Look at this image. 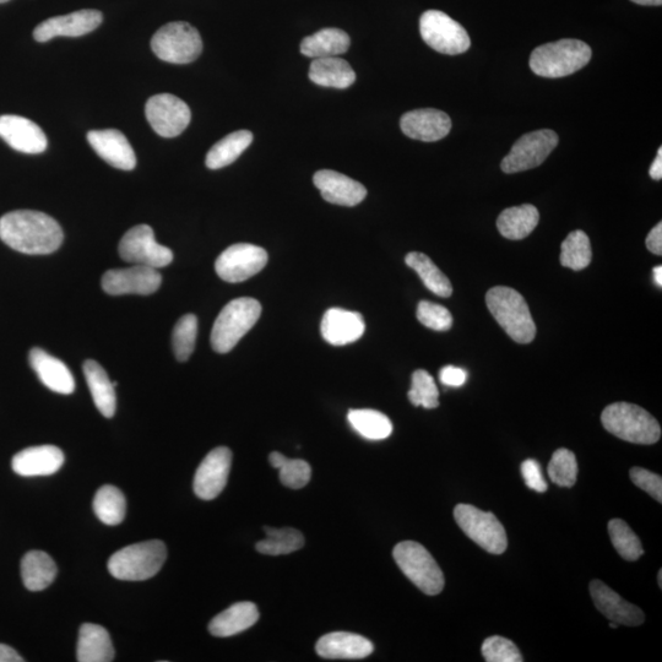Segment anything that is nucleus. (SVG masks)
Instances as JSON below:
<instances>
[{
  "mask_svg": "<svg viewBox=\"0 0 662 662\" xmlns=\"http://www.w3.org/2000/svg\"><path fill=\"white\" fill-rule=\"evenodd\" d=\"M522 475L526 486L530 490L544 493L547 491V482L542 475L541 465L534 459L525 460L522 464Z\"/></svg>",
  "mask_w": 662,
  "mask_h": 662,
  "instance_id": "obj_48",
  "label": "nucleus"
},
{
  "mask_svg": "<svg viewBox=\"0 0 662 662\" xmlns=\"http://www.w3.org/2000/svg\"><path fill=\"white\" fill-rule=\"evenodd\" d=\"M645 244H647V248L651 253H654L656 255H661L662 254V224L659 222L658 225L654 227L653 230L650 231L647 241H645Z\"/></svg>",
  "mask_w": 662,
  "mask_h": 662,
  "instance_id": "obj_50",
  "label": "nucleus"
},
{
  "mask_svg": "<svg viewBox=\"0 0 662 662\" xmlns=\"http://www.w3.org/2000/svg\"><path fill=\"white\" fill-rule=\"evenodd\" d=\"M405 262L408 264V267L416 271L423 284L434 295L441 297H450L453 295L452 282L449 281L447 276L442 273V270H439L437 265L426 254L411 252L406 255Z\"/></svg>",
  "mask_w": 662,
  "mask_h": 662,
  "instance_id": "obj_35",
  "label": "nucleus"
},
{
  "mask_svg": "<svg viewBox=\"0 0 662 662\" xmlns=\"http://www.w3.org/2000/svg\"><path fill=\"white\" fill-rule=\"evenodd\" d=\"M593 52L585 42L564 39L535 48L530 68L542 78H564L589 64Z\"/></svg>",
  "mask_w": 662,
  "mask_h": 662,
  "instance_id": "obj_3",
  "label": "nucleus"
},
{
  "mask_svg": "<svg viewBox=\"0 0 662 662\" xmlns=\"http://www.w3.org/2000/svg\"><path fill=\"white\" fill-rule=\"evenodd\" d=\"M601 421L607 432L629 443L650 446L661 437L658 420L638 405L615 403L607 406Z\"/></svg>",
  "mask_w": 662,
  "mask_h": 662,
  "instance_id": "obj_5",
  "label": "nucleus"
},
{
  "mask_svg": "<svg viewBox=\"0 0 662 662\" xmlns=\"http://www.w3.org/2000/svg\"><path fill=\"white\" fill-rule=\"evenodd\" d=\"M417 319L428 329L448 331L453 327V317L446 307L421 301L417 307Z\"/></svg>",
  "mask_w": 662,
  "mask_h": 662,
  "instance_id": "obj_46",
  "label": "nucleus"
},
{
  "mask_svg": "<svg viewBox=\"0 0 662 662\" xmlns=\"http://www.w3.org/2000/svg\"><path fill=\"white\" fill-rule=\"evenodd\" d=\"M649 175L651 178L655 179V181H660L662 178V149L660 148L658 151V156H656V159L653 162V165H651L650 170H649Z\"/></svg>",
  "mask_w": 662,
  "mask_h": 662,
  "instance_id": "obj_52",
  "label": "nucleus"
},
{
  "mask_svg": "<svg viewBox=\"0 0 662 662\" xmlns=\"http://www.w3.org/2000/svg\"><path fill=\"white\" fill-rule=\"evenodd\" d=\"M29 361L42 384L52 392L63 395L74 393L75 379L64 362L39 347L30 351Z\"/></svg>",
  "mask_w": 662,
  "mask_h": 662,
  "instance_id": "obj_25",
  "label": "nucleus"
},
{
  "mask_svg": "<svg viewBox=\"0 0 662 662\" xmlns=\"http://www.w3.org/2000/svg\"><path fill=\"white\" fill-rule=\"evenodd\" d=\"M314 186L319 189L328 203L341 206H356L367 197V189L343 173L322 170L313 177Z\"/></svg>",
  "mask_w": 662,
  "mask_h": 662,
  "instance_id": "obj_22",
  "label": "nucleus"
},
{
  "mask_svg": "<svg viewBox=\"0 0 662 662\" xmlns=\"http://www.w3.org/2000/svg\"><path fill=\"white\" fill-rule=\"evenodd\" d=\"M64 459V453L58 447H31L15 455L12 468L15 474L23 477L50 476L61 470Z\"/></svg>",
  "mask_w": 662,
  "mask_h": 662,
  "instance_id": "obj_24",
  "label": "nucleus"
},
{
  "mask_svg": "<svg viewBox=\"0 0 662 662\" xmlns=\"http://www.w3.org/2000/svg\"><path fill=\"white\" fill-rule=\"evenodd\" d=\"M77 659L79 662H111L115 660L110 633L99 624L85 623L80 628Z\"/></svg>",
  "mask_w": 662,
  "mask_h": 662,
  "instance_id": "obj_28",
  "label": "nucleus"
},
{
  "mask_svg": "<svg viewBox=\"0 0 662 662\" xmlns=\"http://www.w3.org/2000/svg\"><path fill=\"white\" fill-rule=\"evenodd\" d=\"M629 475H631L634 485L649 493L655 501L662 503V479L660 475L642 468H633Z\"/></svg>",
  "mask_w": 662,
  "mask_h": 662,
  "instance_id": "obj_47",
  "label": "nucleus"
},
{
  "mask_svg": "<svg viewBox=\"0 0 662 662\" xmlns=\"http://www.w3.org/2000/svg\"><path fill=\"white\" fill-rule=\"evenodd\" d=\"M197 335L198 318L194 314H186L178 320L175 329H173L172 346L179 362H186L192 356Z\"/></svg>",
  "mask_w": 662,
  "mask_h": 662,
  "instance_id": "obj_41",
  "label": "nucleus"
},
{
  "mask_svg": "<svg viewBox=\"0 0 662 662\" xmlns=\"http://www.w3.org/2000/svg\"><path fill=\"white\" fill-rule=\"evenodd\" d=\"M540 221L539 210L534 205L524 204L502 211L497 227L503 237L512 241L524 240L536 229Z\"/></svg>",
  "mask_w": 662,
  "mask_h": 662,
  "instance_id": "obj_31",
  "label": "nucleus"
},
{
  "mask_svg": "<svg viewBox=\"0 0 662 662\" xmlns=\"http://www.w3.org/2000/svg\"><path fill=\"white\" fill-rule=\"evenodd\" d=\"M632 2L645 7H660L662 4V0H632Z\"/></svg>",
  "mask_w": 662,
  "mask_h": 662,
  "instance_id": "obj_53",
  "label": "nucleus"
},
{
  "mask_svg": "<svg viewBox=\"0 0 662 662\" xmlns=\"http://www.w3.org/2000/svg\"><path fill=\"white\" fill-rule=\"evenodd\" d=\"M94 512L103 524L116 526L126 518L127 501L119 488L106 485L97 491L94 498Z\"/></svg>",
  "mask_w": 662,
  "mask_h": 662,
  "instance_id": "obj_37",
  "label": "nucleus"
},
{
  "mask_svg": "<svg viewBox=\"0 0 662 662\" xmlns=\"http://www.w3.org/2000/svg\"><path fill=\"white\" fill-rule=\"evenodd\" d=\"M350 46V36L345 31L328 27L306 37L301 43V53L312 59L338 57L349 51Z\"/></svg>",
  "mask_w": 662,
  "mask_h": 662,
  "instance_id": "obj_32",
  "label": "nucleus"
},
{
  "mask_svg": "<svg viewBox=\"0 0 662 662\" xmlns=\"http://www.w3.org/2000/svg\"><path fill=\"white\" fill-rule=\"evenodd\" d=\"M454 518L466 536L485 551L492 555L506 552L507 533L495 514L482 512L471 504H459L454 509Z\"/></svg>",
  "mask_w": 662,
  "mask_h": 662,
  "instance_id": "obj_9",
  "label": "nucleus"
},
{
  "mask_svg": "<svg viewBox=\"0 0 662 662\" xmlns=\"http://www.w3.org/2000/svg\"><path fill=\"white\" fill-rule=\"evenodd\" d=\"M264 540H260L255 548L259 553L267 556L290 555L292 552L301 550L305 546V537L302 533L292 528H264Z\"/></svg>",
  "mask_w": 662,
  "mask_h": 662,
  "instance_id": "obj_38",
  "label": "nucleus"
},
{
  "mask_svg": "<svg viewBox=\"0 0 662 662\" xmlns=\"http://www.w3.org/2000/svg\"><path fill=\"white\" fill-rule=\"evenodd\" d=\"M9 0H0V4L7 3Z\"/></svg>",
  "mask_w": 662,
  "mask_h": 662,
  "instance_id": "obj_56",
  "label": "nucleus"
},
{
  "mask_svg": "<svg viewBox=\"0 0 662 662\" xmlns=\"http://www.w3.org/2000/svg\"><path fill=\"white\" fill-rule=\"evenodd\" d=\"M18 651L9 647V645L0 644V662H24Z\"/></svg>",
  "mask_w": 662,
  "mask_h": 662,
  "instance_id": "obj_51",
  "label": "nucleus"
},
{
  "mask_svg": "<svg viewBox=\"0 0 662 662\" xmlns=\"http://www.w3.org/2000/svg\"><path fill=\"white\" fill-rule=\"evenodd\" d=\"M488 311L515 343L530 344L536 336V325L528 303L510 287H493L486 295Z\"/></svg>",
  "mask_w": 662,
  "mask_h": 662,
  "instance_id": "obj_2",
  "label": "nucleus"
},
{
  "mask_svg": "<svg viewBox=\"0 0 662 662\" xmlns=\"http://www.w3.org/2000/svg\"><path fill=\"white\" fill-rule=\"evenodd\" d=\"M309 79L323 88L347 89L355 83L356 74L343 58H318L309 67Z\"/></svg>",
  "mask_w": 662,
  "mask_h": 662,
  "instance_id": "obj_29",
  "label": "nucleus"
},
{
  "mask_svg": "<svg viewBox=\"0 0 662 662\" xmlns=\"http://www.w3.org/2000/svg\"><path fill=\"white\" fill-rule=\"evenodd\" d=\"M57 573L56 562L46 552L36 550L27 552L21 561V578L27 590L47 589L56 579Z\"/></svg>",
  "mask_w": 662,
  "mask_h": 662,
  "instance_id": "obj_33",
  "label": "nucleus"
},
{
  "mask_svg": "<svg viewBox=\"0 0 662 662\" xmlns=\"http://www.w3.org/2000/svg\"><path fill=\"white\" fill-rule=\"evenodd\" d=\"M232 452L219 447L206 455L194 476V492L203 501H213L224 491L229 480Z\"/></svg>",
  "mask_w": 662,
  "mask_h": 662,
  "instance_id": "obj_16",
  "label": "nucleus"
},
{
  "mask_svg": "<svg viewBox=\"0 0 662 662\" xmlns=\"http://www.w3.org/2000/svg\"><path fill=\"white\" fill-rule=\"evenodd\" d=\"M262 306L254 298L233 300L222 309L211 331V346L219 354L235 349L244 335L257 324Z\"/></svg>",
  "mask_w": 662,
  "mask_h": 662,
  "instance_id": "obj_6",
  "label": "nucleus"
},
{
  "mask_svg": "<svg viewBox=\"0 0 662 662\" xmlns=\"http://www.w3.org/2000/svg\"><path fill=\"white\" fill-rule=\"evenodd\" d=\"M422 40L442 54L457 56L471 46L468 31L449 15L439 10H428L420 19Z\"/></svg>",
  "mask_w": 662,
  "mask_h": 662,
  "instance_id": "obj_10",
  "label": "nucleus"
},
{
  "mask_svg": "<svg viewBox=\"0 0 662 662\" xmlns=\"http://www.w3.org/2000/svg\"><path fill=\"white\" fill-rule=\"evenodd\" d=\"M590 594L598 609L607 620L624 626L636 627L643 624L645 616L638 606L629 604L605 583L593 580L590 583Z\"/></svg>",
  "mask_w": 662,
  "mask_h": 662,
  "instance_id": "obj_21",
  "label": "nucleus"
},
{
  "mask_svg": "<svg viewBox=\"0 0 662 662\" xmlns=\"http://www.w3.org/2000/svg\"><path fill=\"white\" fill-rule=\"evenodd\" d=\"M146 119L161 137L175 138L191 123L192 112L187 103L171 94L151 97L145 106Z\"/></svg>",
  "mask_w": 662,
  "mask_h": 662,
  "instance_id": "obj_14",
  "label": "nucleus"
},
{
  "mask_svg": "<svg viewBox=\"0 0 662 662\" xmlns=\"http://www.w3.org/2000/svg\"><path fill=\"white\" fill-rule=\"evenodd\" d=\"M654 280L655 284L658 285L659 287L662 286V267L659 265V267L654 268Z\"/></svg>",
  "mask_w": 662,
  "mask_h": 662,
  "instance_id": "obj_54",
  "label": "nucleus"
},
{
  "mask_svg": "<svg viewBox=\"0 0 662 662\" xmlns=\"http://www.w3.org/2000/svg\"><path fill=\"white\" fill-rule=\"evenodd\" d=\"M0 138L24 154H41L48 145L45 132L35 122L20 116L0 117Z\"/></svg>",
  "mask_w": 662,
  "mask_h": 662,
  "instance_id": "obj_18",
  "label": "nucleus"
},
{
  "mask_svg": "<svg viewBox=\"0 0 662 662\" xmlns=\"http://www.w3.org/2000/svg\"><path fill=\"white\" fill-rule=\"evenodd\" d=\"M268 259L264 248L249 243H237L220 254L216 259L215 270L222 280L237 284L260 273L267 265Z\"/></svg>",
  "mask_w": 662,
  "mask_h": 662,
  "instance_id": "obj_13",
  "label": "nucleus"
},
{
  "mask_svg": "<svg viewBox=\"0 0 662 662\" xmlns=\"http://www.w3.org/2000/svg\"><path fill=\"white\" fill-rule=\"evenodd\" d=\"M253 143V134L249 130H238L216 143L206 155L205 164L210 170H220L229 166L240 157Z\"/></svg>",
  "mask_w": 662,
  "mask_h": 662,
  "instance_id": "obj_34",
  "label": "nucleus"
},
{
  "mask_svg": "<svg viewBox=\"0 0 662 662\" xmlns=\"http://www.w3.org/2000/svg\"><path fill=\"white\" fill-rule=\"evenodd\" d=\"M400 127L406 137L433 143L447 137L452 130V119L442 111L423 108L405 113L401 117Z\"/></svg>",
  "mask_w": 662,
  "mask_h": 662,
  "instance_id": "obj_20",
  "label": "nucleus"
},
{
  "mask_svg": "<svg viewBox=\"0 0 662 662\" xmlns=\"http://www.w3.org/2000/svg\"><path fill=\"white\" fill-rule=\"evenodd\" d=\"M259 620L258 607L253 602H237L229 609L213 618L209 632L214 637L227 638L236 636L254 626Z\"/></svg>",
  "mask_w": 662,
  "mask_h": 662,
  "instance_id": "obj_27",
  "label": "nucleus"
},
{
  "mask_svg": "<svg viewBox=\"0 0 662 662\" xmlns=\"http://www.w3.org/2000/svg\"><path fill=\"white\" fill-rule=\"evenodd\" d=\"M591 244L588 235L584 231H573L569 233L561 247V264L564 268L574 271L588 268L591 263Z\"/></svg>",
  "mask_w": 662,
  "mask_h": 662,
  "instance_id": "obj_39",
  "label": "nucleus"
},
{
  "mask_svg": "<svg viewBox=\"0 0 662 662\" xmlns=\"http://www.w3.org/2000/svg\"><path fill=\"white\" fill-rule=\"evenodd\" d=\"M607 528H609L612 544L623 560L633 562L644 555V548L639 537L622 519H612Z\"/></svg>",
  "mask_w": 662,
  "mask_h": 662,
  "instance_id": "obj_40",
  "label": "nucleus"
},
{
  "mask_svg": "<svg viewBox=\"0 0 662 662\" xmlns=\"http://www.w3.org/2000/svg\"><path fill=\"white\" fill-rule=\"evenodd\" d=\"M151 50L161 61L188 64L203 51V40L194 26L183 21L162 26L151 40Z\"/></svg>",
  "mask_w": 662,
  "mask_h": 662,
  "instance_id": "obj_8",
  "label": "nucleus"
},
{
  "mask_svg": "<svg viewBox=\"0 0 662 662\" xmlns=\"http://www.w3.org/2000/svg\"><path fill=\"white\" fill-rule=\"evenodd\" d=\"M0 240L16 252L46 255L58 251L64 240L53 217L34 210H16L0 219Z\"/></svg>",
  "mask_w": 662,
  "mask_h": 662,
  "instance_id": "obj_1",
  "label": "nucleus"
},
{
  "mask_svg": "<svg viewBox=\"0 0 662 662\" xmlns=\"http://www.w3.org/2000/svg\"><path fill=\"white\" fill-rule=\"evenodd\" d=\"M167 558V548L160 540L139 542L122 548L108 561L112 577L126 582H143L161 571Z\"/></svg>",
  "mask_w": 662,
  "mask_h": 662,
  "instance_id": "obj_4",
  "label": "nucleus"
},
{
  "mask_svg": "<svg viewBox=\"0 0 662 662\" xmlns=\"http://www.w3.org/2000/svg\"><path fill=\"white\" fill-rule=\"evenodd\" d=\"M372 642L355 633L334 632L318 640L317 654L331 660H360L373 653Z\"/></svg>",
  "mask_w": 662,
  "mask_h": 662,
  "instance_id": "obj_26",
  "label": "nucleus"
},
{
  "mask_svg": "<svg viewBox=\"0 0 662 662\" xmlns=\"http://www.w3.org/2000/svg\"><path fill=\"white\" fill-rule=\"evenodd\" d=\"M482 655L487 662H523V656L512 640L503 637L487 638L482 644Z\"/></svg>",
  "mask_w": 662,
  "mask_h": 662,
  "instance_id": "obj_44",
  "label": "nucleus"
},
{
  "mask_svg": "<svg viewBox=\"0 0 662 662\" xmlns=\"http://www.w3.org/2000/svg\"><path fill=\"white\" fill-rule=\"evenodd\" d=\"M661 578H662V571L659 572V585H660V588H662V580H661Z\"/></svg>",
  "mask_w": 662,
  "mask_h": 662,
  "instance_id": "obj_55",
  "label": "nucleus"
},
{
  "mask_svg": "<svg viewBox=\"0 0 662 662\" xmlns=\"http://www.w3.org/2000/svg\"><path fill=\"white\" fill-rule=\"evenodd\" d=\"M99 10L85 9L43 21L34 31L37 42H48L56 37H80L90 34L102 24Z\"/></svg>",
  "mask_w": 662,
  "mask_h": 662,
  "instance_id": "obj_17",
  "label": "nucleus"
},
{
  "mask_svg": "<svg viewBox=\"0 0 662 662\" xmlns=\"http://www.w3.org/2000/svg\"><path fill=\"white\" fill-rule=\"evenodd\" d=\"M439 379L447 387L459 388L468 381V373L463 368L446 366L439 372Z\"/></svg>",
  "mask_w": 662,
  "mask_h": 662,
  "instance_id": "obj_49",
  "label": "nucleus"
},
{
  "mask_svg": "<svg viewBox=\"0 0 662 662\" xmlns=\"http://www.w3.org/2000/svg\"><path fill=\"white\" fill-rule=\"evenodd\" d=\"M548 475L553 484L573 487L578 477V463L574 453L564 448L556 450L548 464Z\"/></svg>",
  "mask_w": 662,
  "mask_h": 662,
  "instance_id": "obj_42",
  "label": "nucleus"
},
{
  "mask_svg": "<svg viewBox=\"0 0 662 662\" xmlns=\"http://www.w3.org/2000/svg\"><path fill=\"white\" fill-rule=\"evenodd\" d=\"M279 470L281 484L292 488V490H300V488L305 487L312 477L311 465L301 459L285 457Z\"/></svg>",
  "mask_w": 662,
  "mask_h": 662,
  "instance_id": "obj_45",
  "label": "nucleus"
},
{
  "mask_svg": "<svg viewBox=\"0 0 662 662\" xmlns=\"http://www.w3.org/2000/svg\"><path fill=\"white\" fill-rule=\"evenodd\" d=\"M393 557L400 571L408 577L422 593L441 594L444 589V575L431 553L419 542L404 541L396 545Z\"/></svg>",
  "mask_w": 662,
  "mask_h": 662,
  "instance_id": "obj_7",
  "label": "nucleus"
},
{
  "mask_svg": "<svg viewBox=\"0 0 662 662\" xmlns=\"http://www.w3.org/2000/svg\"><path fill=\"white\" fill-rule=\"evenodd\" d=\"M123 260L133 265L161 269L170 265L173 252L155 240L154 230L148 225H138L123 236L118 247Z\"/></svg>",
  "mask_w": 662,
  "mask_h": 662,
  "instance_id": "obj_11",
  "label": "nucleus"
},
{
  "mask_svg": "<svg viewBox=\"0 0 662 662\" xmlns=\"http://www.w3.org/2000/svg\"><path fill=\"white\" fill-rule=\"evenodd\" d=\"M347 419L360 436L370 439V441H383L393 433L392 421L388 416L376 410H351Z\"/></svg>",
  "mask_w": 662,
  "mask_h": 662,
  "instance_id": "obj_36",
  "label": "nucleus"
},
{
  "mask_svg": "<svg viewBox=\"0 0 662 662\" xmlns=\"http://www.w3.org/2000/svg\"><path fill=\"white\" fill-rule=\"evenodd\" d=\"M84 374L97 410L102 416L112 419L117 409L115 385L102 366L94 360L84 363Z\"/></svg>",
  "mask_w": 662,
  "mask_h": 662,
  "instance_id": "obj_30",
  "label": "nucleus"
},
{
  "mask_svg": "<svg viewBox=\"0 0 662 662\" xmlns=\"http://www.w3.org/2000/svg\"><path fill=\"white\" fill-rule=\"evenodd\" d=\"M88 141L102 160L118 170L132 171L137 166L132 145L119 130H91L88 133Z\"/></svg>",
  "mask_w": 662,
  "mask_h": 662,
  "instance_id": "obj_19",
  "label": "nucleus"
},
{
  "mask_svg": "<svg viewBox=\"0 0 662 662\" xmlns=\"http://www.w3.org/2000/svg\"><path fill=\"white\" fill-rule=\"evenodd\" d=\"M410 403L425 409H436L439 406V390L430 373L417 370L412 374V384L409 392Z\"/></svg>",
  "mask_w": 662,
  "mask_h": 662,
  "instance_id": "obj_43",
  "label": "nucleus"
},
{
  "mask_svg": "<svg viewBox=\"0 0 662 662\" xmlns=\"http://www.w3.org/2000/svg\"><path fill=\"white\" fill-rule=\"evenodd\" d=\"M558 135L550 129L536 130L523 135L502 161V170L508 175L524 172L544 164L558 145Z\"/></svg>",
  "mask_w": 662,
  "mask_h": 662,
  "instance_id": "obj_12",
  "label": "nucleus"
},
{
  "mask_svg": "<svg viewBox=\"0 0 662 662\" xmlns=\"http://www.w3.org/2000/svg\"><path fill=\"white\" fill-rule=\"evenodd\" d=\"M161 284L162 276L157 269L141 265L108 270L102 278V289L111 296H149L159 290Z\"/></svg>",
  "mask_w": 662,
  "mask_h": 662,
  "instance_id": "obj_15",
  "label": "nucleus"
},
{
  "mask_svg": "<svg viewBox=\"0 0 662 662\" xmlns=\"http://www.w3.org/2000/svg\"><path fill=\"white\" fill-rule=\"evenodd\" d=\"M366 323L362 314L343 308H330L325 312L320 331L327 343L345 346L355 343L365 334Z\"/></svg>",
  "mask_w": 662,
  "mask_h": 662,
  "instance_id": "obj_23",
  "label": "nucleus"
}]
</instances>
